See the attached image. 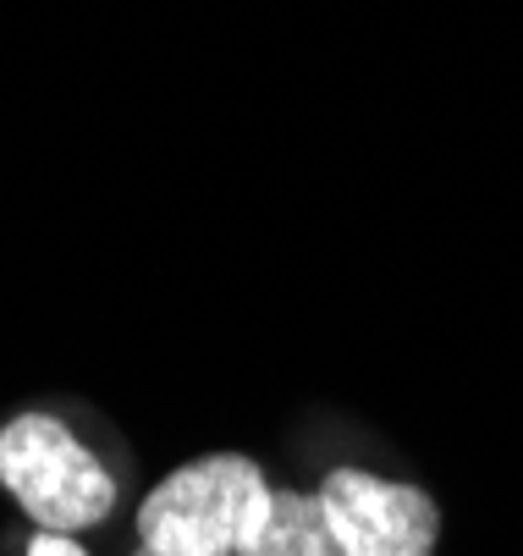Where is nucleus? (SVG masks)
Masks as SVG:
<instances>
[{
	"label": "nucleus",
	"instance_id": "2",
	"mask_svg": "<svg viewBox=\"0 0 523 556\" xmlns=\"http://www.w3.org/2000/svg\"><path fill=\"white\" fill-rule=\"evenodd\" d=\"M0 485L34 518V529L84 534L116 513L111 468L55 414H17L0 425Z\"/></svg>",
	"mask_w": 523,
	"mask_h": 556
},
{
	"label": "nucleus",
	"instance_id": "3",
	"mask_svg": "<svg viewBox=\"0 0 523 556\" xmlns=\"http://www.w3.org/2000/svg\"><path fill=\"white\" fill-rule=\"evenodd\" d=\"M320 513L342 556H435L441 507L408 480H386L369 468H331L320 480Z\"/></svg>",
	"mask_w": 523,
	"mask_h": 556
},
{
	"label": "nucleus",
	"instance_id": "6",
	"mask_svg": "<svg viewBox=\"0 0 523 556\" xmlns=\"http://www.w3.org/2000/svg\"><path fill=\"white\" fill-rule=\"evenodd\" d=\"M132 556H166V551H149V545H138V551H132Z\"/></svg>",
	"mask_w": 523,
	"mask_h": 556
},
{
	"label": "nucleus",
	"instance_id": "5",
	"mask_svg": "<svg viewBox=\"0 0 523 556\" xmlns=\"http://www.w3.org/2000/svg\"><path fill=\"white\" fill-rule=\"evenodd\" d=\"M23 556H89V551H84V540H78V534L34 529V534H28V545H23Z\"/></svg>",
	"mask_w": 523,
	"mask_h": 556
},
{
	"label": "nucleus",
	"instance_id": "1",
	"mask_svg": "<svg viewBox=\"0 0 523 556\" xmlns=\"http://www.w3.org/2000/svg\"><path fill=\"white\" fill-rule=\"evenodd\" d=\"M276 485L248 452H204L149 491L132 513L138 545L166 556H243L270 523Z\"/></svg>",
	"mask_w": 523,
	"mask_h": 556
},
{
	"label": "nucleus",
	"instance_id": "4",
	"mask_svg": "<svg viewBox=\"0 0 523 556\" xmlns=\"http://www.w3.org/2000/svg\"><path fill=\"white\" fill-rule=\"evenodd\" d=\"M243 556H342L315 491H276L270 523Z\"/></svg>",
	"mask_w": 523,
	"mask_h": 556
}]
</instances>
